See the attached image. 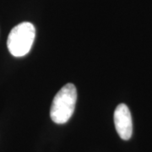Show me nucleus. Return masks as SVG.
Returning <instances> with one entry per match:
<instances>
[{
  "mask_svg": "<svg viewBox=\"0 0 152 152\" xmlns=\"http://www.w3.org/2000/svg\"><path fill=\"white\" fill-rule=\"evenodd\" d=\"M77 100V91L74 84H66L53 98L50 116L55 124H64L74 113Z\"/></svg>",
  "mask_w": 152,
  "mask_h": 152,
  "instance_id": "nucleus-1",
  "label": "nucleus"
},
{
  "mask_svg": "<svg viewBox=\"0 0 152 152\" xmlns=\"http://www.w3.org/2000/svg\"><path fill=\"white\" fill-rule=\"evenodd\" d=\"M36 37V29L30 22H22L11 30L7 47L14 57H24L30 52Z\"/></svg>",
  "mask_w": 152,
  "mask_h": 152,
  "instance_id": "nucleus-2",
  "label": "nucleus"
},
{
  "mask_svg": "<svg viewBox=\"0 0 152 152\" xmlns=\"http://www.w3.org/2000/svg\"><path fill=\"white\" fill-rule=\"evenodd\" d=\"M114 124L119 137L124 140H129L133 134V122L129 107L119 104L114 112Z\"/></svg>",
  "mask_w": 152,
  "mask_h": 152,
  "instance_id": "nucleus-3",
  "label": "nucleus"
}]
</instances>
